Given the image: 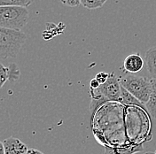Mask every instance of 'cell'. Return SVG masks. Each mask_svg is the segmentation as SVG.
<instances>
[{"label": "cell", "instance_id": "277c9868", "mask_svg": "<svg viewBox=\"0 0 156 154\" xmlns=\"http://www.w3.org/2000/svg\"><path fill=\"white\" fill-rule=\"evenodd\" d=\"M29 10L20 6H0L1 28L20 30L29 21Z\"/></svg>", "mask_w": 156, "mask_h": 154}, {"label": "cell", "instance_id": "30bf717a", "mask_svg": "<svg viewBox=\"0 0 156 154\" xmlns=\"http://www.w3.org/2000/svg\"><path fill=\"white\" fill-rule=\"evenodd\" d=\"M34 0H0V6H20L29 7Z\"/></svg>", "mask_w": 156, "mask_h": 154}, {"label": "cell", "instance_id": "8992f818", "mask_svg": "<svg viewBox=\"0 0 156 154\" xmlns=\"http://www.w3.org/2000/svg\"><path fill=\"white\" fill-rule=\"evenodd\" d=\"M123 68L126 72L135 75L144 68V59L139 54H130L124 59Z\"/></svg>", "mask_w": 156, "mask_h": 154}, {"label": "cell", "instance_id": "5b68a950", "mask_svg": "<svg viewBox=\"0 0 156 154\" xmlns=\"http://www.w3.org/2000/svg\"><path fill=\"white\" fill-rule=\"evenodd\" d=\"M5 154H27V145L16 137L11 136L3 141Z\"/></svg>", "mask_w": 156, "mask_h": 154}, {"label": "cell", "instance_id": "ac0fdd59", "mask_svg": "<svg viewBox=\"0 0 156 154\" xmlns=\"http://www.w3.org/2000/svg\"><path fill=\"white\" fill-rule=\"evenodd\" d=\"M27 154H44L42 152H40L39 150L37 149H29Z\"/></svg>", "mask_w": 156, "mask_h": 154}, {"label": "cell", "instance_id": "9c48e42d", "mask_svg": "<svg viewBox=\"0 0 156 154\" xmlns=\"http://www.w3.org/2000/svg\"><path fill=\"white\" fill-rule=\"evenodd\" d=\"M122 86V85H121ZM121 103L125 104L128 106H136L139 107L146 108V105L140 102L137 98H136L133 95H131L128 90H126L122 86V96H121Z\"/></svg>", "mask_w": 156, "mask_h": 154}, {"label": "cell", "instance_id": "3957f363", "mask_svg": "<svg viewBox=\"0 0 156 154\" xmlns=\"http://www.w3.org/2000/svg\"><path fill=\"white\" fill-rule=\"evenodd\" d=\"M121 85L131 95L146 105L152 94L151 79L145 76H139L134 74L127 75L120 81Z\"/></svg>", "mask_w": 156, "mask_h": 154}, {"label": "cell", "instance_id": "8fae6325", "mask_svg": "<svg viewBox=\"0 0 156 154\" xmlns=\"http://www.w3.org/2000/svg\"><path fill=\"white\" fill-rule=\"evenodd\" d=\"M107 0H81V5L89 10L98 9L102 7Z\"/></svg>", "mask_w": 156, "mask_h": 154}, {"label": "cell", "instance_id": "5bb4252c", "mask_svg": "<svg viewBox=\"0 0 156 154\" xmlns=\"http://www.w3.org/2000/svg\"><path fill=\"white\" fill-rule=\"evenodd\" d=\"M8 68H9V81L14 82V81L18 80L20 75V72L17 65L16 64H10Z\"/></svg>", "mask_w": 156, "mask_h": 154}, {"label": "cell", "instance_id": "d6986e66", "mask_svg": "<svg viewBox=\"0 0 156 154\" xmlns=\"http://www.w3.org/2000/svg\"><path fill=\"white\" fill-rule=\"evenodd\" d=\"M146 154H154V153H146Z\"/></svg>", "mask_w": 156, "mask_h": 154}, {"label": "cell", "instance_id": "4fadbf2b", "mask_svg": "<svg viewBox=\"0 0 156 154\" xmlns=\"http://www.w3.org/2000/svg\"><path fill=\"white\" fill-rule=\"evenodd\" d=\"M9 80V68L5 67L2 63L0 64V87L4 86V84Z\"/></svg>", "mask_w": 156, "mask_h": 154}, {"label": "cell", "instance_id": "9a60e30c", "mask_svg": "<svg viewBox=\"0 0 156 154\" xmlns=\"http://www.w3.org/2000/svg\"><path fill=\"white\" fill-rule=\"evenodd\" d=\"M108 77H109V74L104 73V72H101V73H98V74L97 75H96V77H95V79L98 82V83L101 85V84H103V83H105V82H107Z\"/></svg>", "mask_w": 156, "mask_h": 154}, {"label": "cell", "instance_id": "7a4b0ae2", "mask_svg": "<svg viewBox=\"0 0 156 154\" xmlns=\"http://www.w3.org/2000/svg\"><path fill=\"white\" fill-rule=\"evenodd\" d=\"M27 40V35L20 30L0 28V57L2 60L16 58L22 45Z\"/></svg>", "mask_w": 156, "mask_h": 154}, {"label": "cell", "instance_id": "6da1fadb", "mask_svg": "<svg viewBox=\"0 0 156 154\" xmlns=\"http://www.w3.org/2000/svg\"><path fill=\"white\" fill-rule=\"evenodd\" d=\"M90 112L94 114L98 106L108 101H121L122 86L114 73L110 74L107 81L98 89H90Z\"/></svg>", "mask_w": 156, "mask_h": 154}, {"label": "cell", "instance_id": "ba28073f", "mask_svg": "<svg viewBox=\"0 0 156 154\" xmlns=\"http://www.w3.org/2000/svg\"><path fill=\"white\" fill-rule=\"evenodd\" d=\"M152 94L148 100V102L146 104V107L147 111L149 112L150 115L154 119H156V79L152 78Z\"/></svg>", "mask_w": 156, "mask_h": 154}, {"label": "cell", "instance_id": "2e32d148", "mask_svg": "<svg viewBox=\"0 0 156 154\" xmlns=\"http://www.w3.org/2000/svg\"><path fill=\"white\" fill-rule=\"evenodd\" d=\"M60 1L63 5L70 7H75L81 5V0H60Z\"/></svg>", "mask_w": 156, "mask_h": 154}, {"label": "cell", "instance_id": "52a82bcc", "mask_svg": "<svg viewBox=\"0 0 156 154\" xmlns=\"http://www.w3.org/2000/svg\"><path fill=\"white\" fill-rule=\"evenodd\" d=\"M146 68L149 74L156 79V46L147 50L145 56Z\"/></svg>", "mask_w": 156, "mask_h": 154}, {"label": "cell", "instance_id": "7c38bea8", "mask_svg": "<svg viewBox=\"0 0 156 154\" xmlns=\"http://www.w3.org/2000/svg\"><path fill=\"white\" fill-rule=\"evenodd\" d=\"M141 149L143 150V148H142V147H139V148L133 147V148L121 149V150L107 148V149H106V152H105V154H133L134 152H138Z\"/></svg>", "mask_w": 156, "mask_h": 154}, {"label": "cell", "instance_id": "e0dca14e", "mask_svg": "<svg viewBox=\"0 0 156 154\" xmlns=\"http://www.w3.org/2000/svg\"><path fill=\"white\" fill-rule=\"evenodd\" d=\"M99 85L100 84L98 83V82L96 79L91 80V82H90V89H98L99 87Z\"/></svg>", "mask_w": 156, "mask_h": 154}]
</instances>
